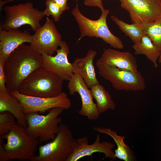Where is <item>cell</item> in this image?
Listing matches in <instances>:
<instances>
[{
	"instance_id": "obj_29",
	"label": "cell",
	"mask_w": 161,
	"mask_h": 161,
	"mask_svg": "<svg viewBox=\"0 0 161 161\" xmlns=\"http://www.w3.org/2000/svg\"><path fill=\"white\" fill-rule=\"evenodd\" d=\"M15 0H6L5 1H3V0H0V11H2V10L3 8L4 5L7 3L13 1Z\"/></svg>"
},
{
	"instance_id": "obj_19",
	"label": "cell",
	"mask_w": 161,
	"mask_h": 161,
	"mask_svg": "<svg viewBox=\"0 0 161 161\" xmlns=\"http://www.w3.org/2000/svg\"><path fill=\"white\" fill-rule=\"evenodd\" d=\"M94 129L100 133L107 134L112 138L117 146L114 152L116 158L124 161H133L135 160L132 150L124 143L125 136L118 135L116 131L109 128L96 127Z\"/></svg>"
},
{
	"instance_id": "obj_10",
	"label": "cell",
	"mask_w": 161,
	"mask_h": 161,
	"mask_svg": "<svg viewBox=\"0 0 161 161\" xmlns=\"http://www.w3.org/2000/svg\"><path fill=\"white\" fill-rule=\"evenodd\" d=\"M62 41L61 35L53 21L47 17L43 25L32 35L30 45L38 53L52 56Z\"/></svg>"
},
{
	"instance_id": "obj_22",
	"label": "cell",
	"mask_w": 161,
	"mask_h": 161,
	"mask_svg": "<svg viewBox=\"0 0 161 161\" xmlns=\"http://www.w3.org/2000/svg\"><path fill=\"white\" fill-rule=\"evenodd\" d=\"M111 18L126 35L130 38L134 44L140 42L145 34L140 24L133 23L132 24H128L115 16H111Z\"/></svg>"
},
{
	"instance_id": "obj_21",
	"label": "cell",
	"mask_w": 161,
	"mask_h": 161,
	"mask_svg": "<svg viewBox=\"0 0 161 161\" xmlns=\"http://www.w3.org/2000/svg\"><path fill=\"white\" fill-rule=\"evenodd\" d=\"M90 88L100 114L109 110L115 109V104L110 94L102 85L99 83L92 86Z\"/></svg>"
},
{
	"instance_id": "obj_17",
	"label": "cell",
	"mask_w": 161,
	"mask_h": 161,
	"mask_svg": "<svg viewBox=\"0 0 161 161\" xmlns=\"http://www.w3.org/2000/svg\"><path fill=\"white\" fill-rule=\"evenodd\" d=\"M96 55L95 51L90 49L85 57L76 59L72 63L74 74L80 75L89 88L99 83L93 64Z\"/></svg>"
},
{
	"instance_id": "obj_23",
	"label": "cell",
	"mask_w": 161,
	"mask_h": 161,
	"mask_svg": "<svg viewBox=\"0 0 161 161\" xmlns=\"http://www.w3.org/2000/svg\"><path fill=\"white\" fill-rule=\"evenodd\" d=\"M140 25L145 34L161 52V17L154 21L143 22Z\"/></svg>"
},
{
	"instance_id": "obj_14",
	"label": "cell",
	"mask_w": 161,
	"mask_h": 161,
	"mask_svg": "<svg viewBox=\"0 0 161 161\" xmlns=\"http://www.w3.org/2000/svg\"><path fill=\"white\" fill-rule=\"evenodd\" d=\"M59 46L60 48L57 50L55 56L42 55L43 67L63 80L69 81L74 74L72 63L69 62L68 58L70 52L69 47L66 42L63 41Z\"/></svg>"
},
{
	"instance_id": "obj_5",
	"label": "cell",
	"mask_w": 161,
	"mask_h": 161,
	"mask_svg": "<svg viewBox=\"0 0 161 161\" xmlns=\"http://www.w3.org/2000/svg\"><path fill=\"white\" fill-rule=\"evenodd\" d=\"M76 140L69 126L61 124L55 137L40 146L38 154L30 161H66L73 151Z\"/></svg>"
},
{
	"instance_id": "obj_12",
	"label": "cell",
	"mask_w": 161,
	"mask_h": 161,
	"mask_svg": "<svg viewBox=\"0 0 161 161\" xmlns=\"http://www.w3.org/2000/svg\"><path fill=\"white\" fill-rule=\"evenodd\" d=\"M67 88L70 95H74L77 93L80 97L82 106L78 112L79 114L86 116L91 120L99 118L100 114L93 101L91 91L80 75L74 74L68 81Z\"/></svg>"
},
{
	"instance_id": "obj_18",
	"label": "cell",
	"mask_w": 161,
	"mask_h": 161,
	"mask_svg": "<svg viewBox=\"0 0 161 161\" xmlns=\"http://www.w3.org/2000/svg\"><path fill=\"white\" fill-rule=\"evenodd\" d=\"M8 112L13 114L21 126L26 128L25 114L18 99L10 92H0V112Z\"/></svg>"
},
{
	"instance_id": "obj_3",
	"label": "cell",
	"mask_w": 161,
	"mask_h": 161,
	"mask_svg": "<svg viewBox=\"0 0 161 161\" xmlns=\"http://www.w3.org/2000/svg\"><path fill=\"white\" fill-rule=\"evenodd\" d=\"M64 80L42 67L32 72L23 81L18 90L25 95L50 97L62 91Z\"/></svg>"
},
{
	"instance_id": "obj_2",
	"label": "cell",
	"mask_w": 161,
	"mask_h": 161,
	"mask_svg": "<svg viewBox=\"0 0 161 161\" xmlns=\"http://www.w3.org/2000/svg\"><path fill=\"white\" fill-rule=\"evenodd\" d=\"M39 141L16 122L7 134L0 136V161L30 160L36 155Z\"/></svg>"
},
{
	"instance_id": "obj_28",
	"label": "cell",
	"mask_w": 161,
	"mask_h": 161,
	"mask_svg": "<svg viewBox=\"0 0 161 161\" xmlns=\"http://www.w3.org/2000/svg\"><path fill=\"white\" fill-rule=\"evenodd\" d=\"M68 0H53L58 5L63 11L68 10L69 7L67 4Z\"/></svg>"
},
{
	"instance_id": "obj_9",
	"label": "cell",
	"mask_w": 161,
	"mask_h": 161,
	"mask_svg": "<svg viewBox=\"0 0 161 161\" xmlns=\"http://www.w3.org/2000/svg\"><path fill=\"white\" fill-rule=\"evenodd\" d=\"M11 93L19 100L25 114L35 112L43 113L56 107L66 109L71 106L70 99L63 92L57 96L50 97L27 96L20 93L18 90L12 91Z\"/></svg>"
},
{
	"instance_id": "obj_27",
	"label": "cell",
	"mask_w": 161,
	"mask_h": 161,
	"mask_svg": "<svg viewBox=\"0 0 161 161\" xmlns=\"http://www.w3.org/2000/svg\"><path fill=\"white\" fill-rule=\"evenodd\" d=\"M84 4L86 6L92 7H97L100 8L102 12L105 9L102 0H84Z\"/></svg>"
},
{
	"instance_id": "obj_24",
	"label": "cell",
	"mask_w": 161,
	"mask_h": 161,
	"mask_svg": "<svg viewBox=\"0 0 161 161\" xmlns=\"http://www.w3.org/2000/svg\"><path fill=\"white\" fill-rule=\"evenodd\" d=\"M15 118L8 112H0V136H4L9 133L16 123Z\"/></svg>"
},
{
	"instance_id": "obj_31",
	"label": "cell",
	"mask_w": 161,
	"mask_h": 161,
	"mask_svg": "<svg viewBox=\"0 0 161 161\" xmlns=\"http://www.w3.org/2000/svg\"></svg>"
},
{
	"instance_id": "obj_4",
	"label": "cell",
	"mask_w": 161,
	"mask_h": 161,
	"mask_svg": "<svg viewBox=\"0 0 161 161\" xmlns=\"http://www.w3.org/2000/svg\"><path fill=\"white\" fill-rule=\"evenodd\" d=\"M108 10L102 12L100 17L93 20L84 16L79 10L77 4L72 11V14L78 24L80 36L78 41L85 36L101 39L106 43L115 49H122L124 45L121 40L110 31L108 26L106 19L109 13Z\"/></svg>"
},
{
	"instance_id": "obj_6",
	"label": "cell",
	"mask_w": 161,
	"mask_h": 161,
	"mask_svg": "<svg viewBox=\"0 0 161 161\" xmlns=\"http://www.w3.org/2000/svg\"><path fill=\"white\" fill-rule=\"evenodd\" d=\"M64 110L62 108H53L45 115H40L38 112L25 114L27 133L38 139L40 143L52 140L58 131L62 121L59 115Z\"/></svg>"
},
{
	"instance_id": "obj_26",
	"label": "cell",
	"mask_w": 161,
	"mask_h": 161,
	"mask_svg": "<svg viewBox=\"0 0 161 161\" xmlns=\"http://www.w3.org/2000/svg\"><path fill=\"white\" fill-rule=\"evenodd\" d=\"M4 61L0 58V92H10L6 86V77L4 69Z\"/></svg>"
},
{
	"instance_id": "obj_7",
	"label": "cell",
	"mask_w": 161,
	"mask_h": 161,
	"mask_svg": "<svg viewBox=\"0 0 161 161\" xmlns=\"http://www.w3.org/2000/svg\"><path fill=\"white\" fill-rule=\"evenodd\" d=\"M3 10L5 17L0 26L5 30L17 29L22 26L28 25L35 32L41 26L40 21L45 16L44 11L35 8L31 2L5 6Z\"/></svg>"
},
{
	"instance_id": "obj_1",
	"label": "cell",
	"mask_w": 161,
	"mask_h": 161,
	"mask_svg": "<svg viewBox=\"0 0 161 161\" xmlns=\"http://www.w3.org/2000/svg\"><path fill=\"white\" fill-rule=\"evenodd\" d=\"M42 67V55L36 52L30 44H22L4 61V69L7 88L11 92L18 90L32 72Z\"/></svg>"
},
{
	"instance_id": "obj_11",
	"label": "cell",
	"mask_w": 161,
	"mask_h": 161,
	"mask_svg": "<svg viewBox=\"0 0 161 161\" xmlns=\"http://www.w3.org/2000/svg\"><path fill=\"white\" fill-rule=\"evenodd\" d=\"M133 23L153 21L161 17V0H119Z\"/></svg>"
},
{
	"instance_id": "obj_30",
	"label": "cell",
	"mask_w": 161,
	"mask_h": 161,
	"mask_svg": "<svg viewBox=\"0 0 161 161\" xmlns=\"http://www.w3.org/2000/svg\"><path fill=\"white\" fill-rule=\"evenodd\" d=\"M158 60L159 63H161V53L159 58Z\"/></svg>"
},
{
	"instance_id": "obj_20",
	"label": "cell",
	"mask_w": 161,
	"mask_h": 161,
	"mask_svg": "<svg viewBox=\"0 0 161 161\" xmlns=\"http://www.w3.org/2000/svg\"><path fill=\"white\" fill-rule=\"evenodd\" d=\"M136 55H144L157 67V60L161 52L154 45L150 37L145 34L141 41L138 43L134 44L132 47Z\"/></svg>"
},
{
	"instance_id": "obj_15",
	"label": "cell",
	"mask_w": 161,
	"mask_h": 161,
	"mask_svg": "<svg viewBox=\"0 0 161 161\" xmlns=\"http://www.w3.org/2000/svg\"><path fill=\"white\" fill-rule=\"evenodd\" d=\"M32 35L27 30H5L0 26V58L4 60L16 49L26 42L30 43Z\"/></svg>"
},
{
	"instance_id": "obj_16",
	"label": "cell",
	"mask_w": 161,
	"mask_h": 161,
	"mask_svg": "<svg viewBox=\"0 0 161 161\" xmlns=\"http://www.w3.org/2000/svg\"><path fill=\"white\" fill-rule=\"evenodd\" d=\"M97 61L102 63L127 70L135 73L139 72L136 58L129 52L106 49Z\"/></svg>"
},
{
	"instance_id": "obj_8",
	"label": "cell",
	"mask_w": 161,
	"mask_h": 161,
	"mask_svg": "<svg viewBox=\"0 0 161 161\" xmlns=\"http://www.w3.org/2000/svg\"><path fill=\"white\" fill-rule=\"evenodd\" d=\"M96 65L100 76L109 81L117 90L139 91L146 88L145 80L141 73L109 66L98 61Z\"/></svg>"
},
{
	"instance_id": "obj_25",
	"label": "cell",
	"mask_w": 161,
	"mask_h": 161,
	"mask_svg": "<svg viewBox=\"0 0 161 161\" xmlns=\"http://www.w3.org/2000/svg\"><path fill=\"white\" fill-rule=\"evenodd\" d=\"M45 5L46 8L44 11L45 16H51L55 21H58L64 12L53 0H46Z\"/></svg>"
},
{
	"instance_id": "obj_13",
	"label": "cell",
	"mask_w": 161,
	"mask_h": 161,
	"mask_svg": "<svg viewBox=\"0 0 161 161\" xmlns=\"http://www.w3.org/2000/svg\"><path fill=\"white\" fill-rule=\"evenodd\" d=\"M88 137L84 136L76 139L73 151L66 161H77L86 156L97 152L103 153L106 158L114 160L116 157L112 151L115 145L107 141L100 142V136L96 135L94 142L89 144Z\"/></svg>"
}]
</instances>
